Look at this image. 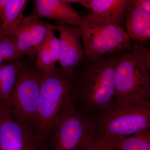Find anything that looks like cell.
<instances>
[{
	"label": "cell",
	"mask_w": 150,
	"mask_h": 150,
	"mask_svg": "<svg viewBox=\"0 0 150 150\" xmlns=\"http://www.w3.org/2000/svg\"><path fill=\"white\" fill-rule=\"evenodd\" d=\"M29 1L8 0L0 25V40L8 36L20 23L25 7Z\"/></svg>",
	"instance_id": "9a60e30c"
},
{
	"label": "cell",
	"mask_w": 150,
	"mask_h": 150,
	"mask_svg": "<svg viewBox=\"0 0 150 150\" xmlns=\"http://www.w3.org/2000/svg\"><path fill=\"white\" fill-rule=\"evenodd\" d=\"M58 30L56 25L51 24L33 16L24 17L17 27L9 35L23 56L33 59L38 48L51 30Z\"/></svg>",
	"instance_id": "9c48e42d"
},
{
	"label": "cell",
	"mask_w": 150,
	"mask_h": 150,
	"mask_svg": "<svg viewBox=\"0 0 150 150\" xmlns=\"http://www.w3.org/2000/svg\"><path fill=\"white\" fill-rule=\"evenodd\" d=\"M83 150H118L104 137H89L86 141Z\"/></svg>",
	"instance_id": "d6986e66"
},
{
	"label": "cell",
	"mask_w": 150,
	"mask_h": 150,
	"mask_svg": "<svg viewBox=\"0 0 150 150\" xmlns=\"http://www.w3.org/2000/svg\"><path fill=\"white\" fill-rule=\"evenodd\" d=\"M101 136L106 138L118 150H150V128L127 137Z\"/></svg>",
	"instance_id": "2e32d148"
},
{
	"label": "cell",
	"mask_w": 150,
	"mask_h": 150,
	"mask_svg": "<svg viewBox=\"0 0 150 150\" xmlns=\"http://www.w3.org/2000/svg\"><path fill=\"white\" fill-rule=\"evenodd\" d=\"M48 46L51 53L52 60L54 64L56 65L59 62L61 55V45L59 38L54 34V31L51 30L46 36Z\"/></svg>",
	"instance_id": "ffe728a7"
},
{
	"label": "cell",
	"mask_w": 150,
	"mask_h": 150,
	"mask_svg": "<svg viewBox=\"0 0 150 150\" xmlns=\"http://www.w3.org/2000/svg\"><path fill=\"white\" fill-rule=\"evenodd\" d=\"M6 64H7L4 58H3V56L0 54V66Z\"/></svg>",
	"instance_id": "cb8c5ba5"
},
{
	"label": "cell",
	"mask_w": 150,
	"mask_h": 150,
	"mask_svg": "<svg viewBox=\"0 0 150 150\" xmlns=\"http://www.w3.org/2000/svg\"><path fill=\"white\" fill-rule=\"evenodd\" d=\"M118 56L115 69V103L150 100V49L136 41Z\"/></svg>",
	"instance_id": "7a4b0ae2"
},
{
	"label": "cell",
	"mask_w": 150,
	"mask_h": 150,
	"mask_svg": "<svg viewBox=\"0 0 150 150\" xmlns=\"http://www.w3.org/2000/svg\"><path fill=\"white\" fill-rule=\"evenodd\" d=\"M130 1L134 5L150 13V0H130Z\"/></svg>",
	"instance_id": "44dd1931"
},
{
	"label": "cell",
	"mask_w": 150,
	"mask_h": 150,
	"mask_svg": "<svg viewBox=\"0 0 150 150\" xmlns=\"http://www.w3.org/2000/svg\"><path fill=\"white\" fill-rule=\"evenodd\" d=\"M8 0H0V25L3 22L5 9Z\"/></svg>",
	"instance_id": "603a6c76"
},
{
	"label": "cell",
	"mask_w": 150,
	"mask_h": 150,
	"mask_svg": "<svg viewBox=\"0 0 150 150\" xmlns=\"http://www.w3.org/2000/svg\"><path fill=\"white\" fill-rule=\"evenodd\" d=\"M66 1L70 4L71 3L78 4L83 6L86 8L90 9V0H66Z\"/></svg>",
	"instance_id": "7402d4cb"
},
{
	"label": "cell",
	"mask_w": 150,
	"mask_h": 150,
	"mask_svg": "<svg viewBox=\"0 0 150 150\" xmlns=\"http://www.w3.org/2000/svg\"><path fill=\"white\" fill-rule=\"evenodd\" d=\"M74 102L71 100L59 116L46 150H83L87 139L95 135L94 121L81 115Z\"/></svg>",
	"instance_id": "52a82bcc"
},
{
	"label": "cell",
	"mask_w": 150,
	"mask_h": 150,
	"mask_svg": "<svg viewBox=\"0 0 150 150\" xmlns=\"http://www.w3.org/2000/svg\"><path fill=\"white\" fill-rule=\"evenodd\" d=\"M36 56L35 66L40 72H48L56 69V65L52 60L46 36L38 48Z\"/></svg>",
	"instance_id": "e0dca14e"
},
{
	"label": "cell",
	"mask_w": 150,
	"mask_h": 150,
	"mask_svg": "<svg viewBox=\"0 0 150 150\" xmlns=\"http://www.w3.org/2000/svg\"><path fill=\"white\" fill-rule=\"evenodd\" d=\"M31 15L79 27L82 16L66 0H35Z\"/></svg>",
	"instance_id": "8fae6325"
},
{
	"label": "cell",
	"mask_w": 150,
	"mask_h": 150,
	"mask_svg": "<svg viewBox=\"0 0 150 150\" xmlns=\"http://www.w3.org/2000/svg\"><path fill=\"white\" fill-rule=\"evenodd\" d=\"M129 0H90V9L95 15L124 29Z\"/></svg>",
	"instance_id": "7c38bea8"
},
{
	"label": "cell",
	"mask_w": 150,
	"mask_h": 150,
	"mask_svg": "<svg viewBox=\"0 0 150 150\" xmlns=\"http://www.w3.org/2000/svg\"><path fill=\"white\" fill-rule=\"evenodd\" d=\"M23 64L18 61L0 66V103L4 105L13 93Z\"/></svg>",
	"instance_id": "5bb4252c"
},
{
	"label": "cell",
	"mask_w": 150,
	"mask_h": 150,
	"mask_svg": "<svg viewBox=\"0 0 150 150\" xmlns=\"http://www.w3.org/2000/svg\"><path fill=\"white\" fill-rule=\"evenodd\" d=\"M0 150H46L34 132L15 119L1 103Z\"/></svg>",
	"instance_id": "ba28073f"
},
{
	"label": "cell",
	"mask_w": 150,
	"mask_h": 150,
	"mask_svg": "<svg viewBox=\"0 0 150 150\" xmlns=\"http://www.w3.org/2000/svg\"><path fill=\"white\" fill-rule=\"evenodd\" d=\"M42 74L36 66L23 63L17 82L4 105L15 119L35 133Z\"/></svg>",
	"instance_id": "8992f818"
},
{
	"label": "cell",
	"mask_w": 150,
	"mask_h": 150,
	"mask_svg": "<svg viewBox=\"0 0 150 150\" xmlns=\"http://www.w3.org/2000/svg\"><path fill=\"white\" fill-rule=\"evenodd\" d=\"M100 114L94 119L98 136L127 137L150 127V100L114 103Z\"/></svg>",
	"instance_id": "5b68a950"
},
{
	"label": "cell",
	"mask_w": 150,
	"mask_h": 150,
	"mask_svg": "<svg viewBox=\"0 0 150 150\" xmlns=\"http://www.w3.org/2000/svg\"><path fill=\"white\" fill-rule=\"evenodd\" d=\"M119 55L83 59L75 71V98L100 113L115 103V69Z\"/></svg>",
	"instance_id": "6da1fadb"
},
{
	"label": "cell",
	"mask_w": 150,
	"mask_h": 150,
	"mask_svg": "<svg viewBox=\"0 0 150 150\" xmlns=\"http://www.w3.org/2000/svg\"><path fill=\"white\" fill-rule=\"evenodd\" d=\"M35 137L46 145L61 113L75 99L74 75L70 77L57 68L42 73Z\"/></svg>",
	"instance_id": "3957f363"
},
{
	"label": "cell",
	"mask_w": 150,
	"mask_h": 150,
	"mask_svg": "<svg viewBox=\"0 0 150 150\" xmlns=\"http://www.w3.org/2000/svg\"><path fill=\"white\" fill-rule=\"evenodd\" d=\"M126 27L131 40L140 42L149 41L150 13L134 5L129 0Z\"/></svg>",
	"instance_id": "4fadbf2b"
},
{
	"label": "cell",
	"mask_w": 150,
	"mask_h": 150,
	"mask_svg": "<svg viewBox=\"0 0 150 150\" xmlns=\"http://www.w3.org/2000/svg\"><path fill=\"white\" fill-rule=\"evenodd\" d=\"M0 54L7 64L21 61L24 56L19 51L13 40L8 36L0 40Z\"/></svg>",
	"instance_id": "ac0fdd59"
},
{
	"label": "cell",
	"mask_w": 150,
	"mask_h": 150,
	"mask_svg": "<svg viewBox=\"0 0 150 150\" xmlns=\"http://www.w3.org/2000/svg\"><path fill=\"white\" fill-rule=\"evenodd\" d=\"M60 33L61 55L59 63L63 74L73 76L75 70L83 59L84 49L81 41L80 28L56 21Z\"/></svg>",
	"instance_id": "30bf717a"
},
{
	"label": "cell",
	"mask_w": 150,
	"mask_h": 150,
	"mask_svg": "<svg viewBox=\"0 0 150 150\" xmlns=\"http://www.w3.org/2000/svg\"><path fill=\"white\" fill-rule=\"evenodd\" d=\"M81 17L79 27L82 40L84 59L119 55L132 50L129 35L120 26L93 13Z\"/></svg>",
	"instance_id": "277c9868"
}]
</instances>
